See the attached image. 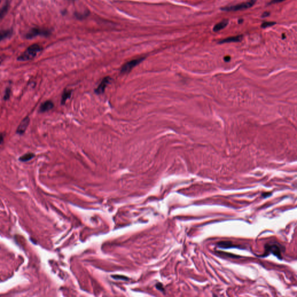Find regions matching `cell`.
<instances>
[{
  "instance_id": "obj_1",
  "label": "cell",
  "mask_w": 297,
  "mask_h": 297,
  "mask_svg": "<svg viewBox=\"0 0 297 297\" xmlns=\"http://www.w3.org/2000/svg\"><path fill=\"white\" fill-rule=\"evenodd\" d=\"M43 49L41 46L38 44H33L29 46L23 54L19 56L18 60L19 61H28L34 59L37 54Z\"/></svg>"
},
{
  "instance_id": "obj_2",
  "label": "cell",
  "mask_w": 297,
  "mask_h": 297,
  "mask_svg": "<svg viewBox=\"0 0 297 297\" xmlns=\"http://www.w3.org/2000/svg\"><path fill=\"white\" fill-rule=\"evenodd\" d=\"M265 253L262 255L261 257H266L269 255V254H270L271 253H272L279 259L282 260V252L285 251V250H283L284 247L283 246L277 243H268L265 246Z\"/></svg>"
},
{
  "instance_id": "obj_3",
  "label": "cell",
  "mask_w": 297,
  "mask_h": 297,
  "mask_svg": "<svg viewBox=\"0 0 297 297\" xmlns=\"http://www.w3.org/2000/svg\"><path fill=\"white\" fill-rule=\"evenodd\" d=\"M256 1H257V0H250V1L247 2H243V3H241L239 4L232 5V6L225 7L222 8L221 10L222 11H240V10H246V9L250 8L252 7Z\"/></svg>"
},
{
  "instance_id": "obj_4",
  "label": "cell",
  "mask_w": 297,
  "mask_h": 297,
  "mask_svg": "<svg viewBox=\"0 0 297 297\" xmlns=\"http://www.w3.org/2000/svg\"><path fill=\"white\" fill-rule=\"evenodd\" d=\"M145 57H140L136 59H133L131 60L128 62L125 63L121 68V73L125 74L128 73L129 71L132 70V69L134 68H135L137 65H139L141 62H142L144 60Z\"/></svg>"
},
{
  "instance_id": "obj_5",
  "label": "cell",
  "mask_w": 297,
  "mask_h": 297,
  "mask_svg": "<svg viewBox=\"0 0 297 297\" xmlns=\"http://www.w3.org/2000/svg\"><path fill=\"white\" fill-rule=\"evenodd\" d=\"M49 35V32L46 30L40 29H32L26 35V38H31L35 37L37 35Z\"/></svg>"
},
{
  "instance_id": "obj_6",
  "label": "cell",
  "mask_w": 297,
  "mask_h": 297,
  "mask_svg": "<svg viewBox=\"0 0 297 297\" xmlns=\"http://www.w3.org/2000/svg\"><path fill=\"white\" fill-rule=\"evenodd\" d=\"M110 81V78L109 77H106L104 78L103 80L101 81L100 84L98 85L97 88L95 90L96 93L98 95L102 94L105 91L107 85L109 84Z\"/></svg>"
},
{
  "instance_id": "obj_7",
  "label": "cell",
  "mask_w": 297,
  "mask_h": 297,
  "mask_svg": "<svg viewBox=\"0 0 297 297\" xmlns=\"http://www.w3.org/2000/svg\"><path fill=\"white\" fill-rule=\"evenodd\" d=\"M29 123H30V118L28 117H25L21 121L19 126H18L16 130V133L19 135L23 134L26 131V130L27 129V128L29 125Z\"/></svg>"
},
{
  "instance_id": "obj_8",
  "label": "cell",
  "mask_w": 297,
  "mask_h": 297,
  "mask_svg": "<svg viewBox=\"0 0 297 297\" xmlns=\"http://www.w3.org/2000/svg\"><path fill=\"white\" fill-rule=\"evenodd\" d=\"M54 103L51 101H46L42 103L40 107L39 111L41 113H44L51 110L54 107Z\"/></svg>"
},
{
  "instance_id": "obj_9",
  "label": "cell",
  "mask_w": 297,
  "mask_h": 297,
  "mask_svg": "<svg viewBox=\"0 0 297 297\" xmlns=\"http://www.w3.org/2000/svg\"><path fill=\"white\" fill-rule=\"evenodd\" d=\"M243 40V35H239L234 37H230L227 38L222 40L219 42V44H224V43H236L240 42Z\"/></svg>"
},
{
  "instance_id": "obj_10",
  "label": "cell",
  "mask_w": 297,
  "mask_h": 297,
  "mask_svg": "<svg viewBox=\"0 0 297 297\" xmlns=\"http://www.w3.org/2000/svg\"><path fill=\"white\" fill-rule=\"evenodd\" d=\"M229 21L228 19H224L221 22L217 23V24L215 25V26L213 28V30L215 32H219L222 29H223L225 27H226V26L228 24Z\"/></svg>"
},
{
  "instance_id": "obj_11",
  "label": "cell",
  "mask_w": 297,
  "mask_h": 297,
  "mask_svg": "<svg viewBox=\"0 0 297 297\" xmlns=\"http://www.w3.org/2000/svg\"><path fill=\"white\" fill-rule=\"evenodd\" d=\"M8 8V3L7 0L2 1L0 2V18H1L6 13Z\"/></svg>"
},
{
  "instance_id": "obj_12",
  "label": "cell",
  "mask_w": 297,
  "mask_h": 297,
  "mask_svg": "<svg viewBox=\"0 0 297 297\" xmlns=\"http://www.w3.org/2000/svg\"><path fill=\"white\" fill-rule=\"evenodd\" d=\"M35 156V155L34 153H26L23 156H22L21 157H20L19 160L21 161H22V162H26V161H28L32 159L33 158H34Z\"/></svg>"
},
{
  "instance_id": "obj_13",
  "label": "cell",
  "mask_w": 297,
  "mask_h": 297,
  "mask_svg": "<svg viewBox=\"0 0 297 297\" xmlns=\"http://www.w3.org/2000/svg\"><path fill=\"white\" fill-rule=\"evenodd\" d=\"M71 95V91L70 90H65L62 96V100H61V103L62 104H65L66 101L70 98Z\"/></svg>"
},
{
  "instance_id": "obj_14",
  "label": "cell",
  "mask_w": 297,
  "mask_h": 297,
  "mask_svg": "<svg viewBox=\"0 0 297 297\" xmlns=\"http://www.w3.org/2000/svg\"><path fill=\"white\" fill-rule=\"evenodd\" d=\"M218 246L219 247L222 248H229L234 247L233 246V243L231 241H221L218 243Z\"/></svg>"
},
{
  "instance_id": "obj_15",
  "label": "cell",
  "mask_w": 297,
  "mask_h": 297,
  "mask_svg": "<svg viewBox=\"0 0 297 297\" xmlns=\"http://www.w3.org/2000/svg\"><path fill=\"white\" fill-rule=\"evenodd\" d=\"M12 34L11 30H3L0 32V41H2V40L9 37Z\"/></svg>"
},
{
  "instance_id": "obj_16",
  "label": "cell",
  "mask_w": 297,
  "mask_h": 297,
  "mask_svg": "<svg viewBox=\"0 0 297 297\" xmlns=\"http://www.w3.org/2000/svg\"><path fill=\"white\" fill-rule=\"evenodd\" d=\"M11 92V90L10 88H6L5 91V93H4V99L5 101H7V100H8L10 98Z\"/></svg>"
},
{
  "instance_id": "obj_17",
  "label": "cell",
  "mask_w": 297,
  "mask_h": 297,
  "mask_svg": "<svg viewBox=\"0 0 297 297\" xmlns=\"http://www.w3.org/2000/svg\"><path fill=\"white\" fill-rule=\"evenodd\" d=\"M276 23L273 22H263L262 24L261 27L262 28H267L268 27H271V26H273Z\"/></svg>"
},
{
  "instance_id": "obj_18",
  "label": "cell",
  "mask_w": 297,
  "mask_h": 297,
  "mask_svg": "<svg viewBox=\"0 0 297 297\" xmlns=\"http://www.w3.org/2000/svg\"><path fill=\"white\" fill-rule=\"evenodd\" d=\"M272 195V193H269V192H265V193H263L262 194V196L263 198H267L269 196H271Z\"/></svg>"
},
{
  "instance_id": "obj_19",
  "label": "cell",
  "mask_w": 297,
  "mask_h": 297,
  "mask_svg": "<svg viewBox=\"0 0 297 297\" xmlns=\"http://www.w3.org/2000/svg\"><path fill=\"white\" fill-rule=\"evenodd\" d=\"M285 0H272V1L269 3V4H276V3H279L281 2H283Z\"/></svg>"
},
{
  "instance_id": "obj_20",
  "label": "cell",
  "mask_w": 297,
  "mask_h": 297,
  "mask_svg": "<svg viewBox=\"0 0 297 297\" xmlns=\"http://www.w3.org/2000/svg\"><path fill=\"white\" fill-rule=\"evenodd\" d=\"M156 287H157V288L159 290H160L161 291H163V290H164V288H163V287H162V285L161 284H160V283H159V284H157V285H156Z\"/></svg>"
},
{
  "instance_id": "obj_21",
  "label": "cell",
  "mask_w": 297,
  "mask_h": 297,
  "mask_svg": "<svg viewBox=\"0 0 297 297\" xmlns=\"http://www.w3.org/2000/svg\"><path fill=\"white\" fill-rule=\"evenodd\" d=\"M3 140H4V135L0 133V145L2 143Z\"/></svg>"
},
{
  "instance_id": "obj_22",
  "label": "cell",
  "mask_w": 297,
  "mask_h": 297,
  "mask_svg": "<svg viewBox=\"0 0 297 297\" xmlns=\"http://www.w3.org/2000/svg\"><path fill=\"white\" fill-rule=\"evenodd\" d=\"M269 12H264L263 13L262 17H266V16H268L269 15Z\"/></svg>"
},
{
  "instance_id": "obj_23",
  "label": "cell",
  "mask_w": 297,
  "mask_h": 297,
  "mask_svg": "<svg viewBox=\"0 0 297 297\" xmlns=\"http://www.w3.org/2000/svg\"><path fill=\"white\" fill-rule=\"evenodd\" d=\"M230 57H229V56H228V57H225V60L226 62H229V61L230 60Z\"/></svg>"
},
{
  "instance_id": "obj_24",
  "label": "cell",
  "mask_w": 297,
  "mask_h": 297,
  "mask_svg": "<svg viewBox=\"0 0 297 297\" xmlns=\"http://www.w3.org/2000/svg\"><path fill=\"white\" fill-rule=\"evenodd\" d=\"M243 22V19H241L239 21V23H241V22Z\"/></svg>"
},
{
  "instance_id": "obj_25",
  "label": "cell",
  "mask_w": 297,
  "mask_h": 297,
  "mask_svg": "<svg viewBox=\"0 0 297 297\" xmlns=\"http://www.w3.org/2000/svg\"><path fill=\"white\" fill-rule=\"evenodd\" d=\"M283 38H285V35H283Z\"/></svg>"
}]
</instances>
